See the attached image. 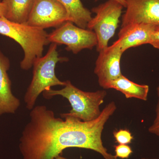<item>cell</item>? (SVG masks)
<instances>
[{"label":"cell","mask_w":159,"mask_h":159,"mask_svg":"<svg viewBox=\"0 0 159 159\" xmlns=\"http://www.w3.org/2000/svg\"><path fill=\"white\" fill-rule=\"evenodd\" d=\"M115 152L116 156L120 158L128 159L133 153L132 149L130 146L127 145L119 144L115 145Z\"/></svg>","instance_id":"obj_16"},{"label":"cell","mask_w":159,"mask_h":159,"mask_svg":"<svg viewBox=\"0 0 159 159\" xmlns=\"http://www.w3.org/2000/svg\"><path fill=\"white\" fill-rule=\"evenodd\" d=\"M57 47V44L51 43L46 55L38 58L33 64V77L24 98L29 110L34 108L43 92L51 87L66 85V81H61L56 76L55 69L57 62L67 61L68 58L59 57Z\"/></svg>","instance_id":"obj_4"},{"label":"cell","mask_w":159,"mask_h":159,"mask_svg":"<svg viewBox=\"0 0 159 159\" xmlns=\"http://www.w3.org/2000/svg\"><path fill=\"white\" fill-rule=\"evenodd\" d=\"M123 7L116 1L108 0L92 9L96 15L92 17L87 29L93 31L97 35L98 52L108 47L109 41L118 28Z\"/></svg>","instance_id":"obj_5"},{"label":"cell","mask_w":159,"mask_h":159,"mask_svg":"<svg viewBox=\"0 0 159 159\" xmlns=\"http://www.w3.org/2000/svg\"><path fill=\"white\" fill-rule=\"evenodd\" d=\"M6 11L5 5L2 2H0V17H5Z\"/></svg>","instance_id":"obj_19"},{"label":"cell","mask_w":159,"mask_h":159,"mask_svg":"<svg viewBox=\"0 0 159 159\" xmlns=\"http://www.w3.org/2000/svg\"><path fill=\"white\" fill-rule=\"evenodd\" d=\"M53 159H68L64 157H61V155H58L57 156L55 157Z\"/></svg>","instance_id":"obj_21"},{"label":"cell","mask_w":159,"mask_h":159,"mask_svg":"<svg viewBox=\"0 0 159 159\" xmlns=\"http://www.w3.org/2000/svg\"><path fill=\"white\" fill-rule=\"evenodd\" d=\"M50 43L65 45L66 50L77 54L84 49L92 50L98 40L93 31L82 29L74 23L67 21L48 35Z\"/></svg>","instance_id":"obj_6"},{"label":"cell","mask_w":159,"mask_h":159,"mask_svg":"<svg viewBox=\"0 0 159 159\" xmlns=\"http://www.w3.org/2000/svg\"><path fill=\"white\" fill-rule=\"evenodd\" d=\"M126 10L121 27L143 24L159 31V0H125Z\"/></svg>","instance_id":"obj_9"},{"label":"cell","mask_w":159,"mask_h":159,"mask_svg":"<svg viewBox=\"0 0 159 159\" xmlns=\"http://www.w3.org/2000/svg\"><path fill=\"white\" fill-rule=\"evenodd\" d=\"M149 44L155 48L159 50V31H154Z\"/></svg>","instance_id":"obj_18"},{"label":"cell","mask_w":159,"mask_h":159,"mask_svg":"<svg viewBox=\"0 0 159 159\" xmlns=\"http://www.w3.org/2000/svg\"><path fill=\"white\" fill-rule=\"evenodd\" d=\"M157 93L158 97H159V86L157 88Z\"/></svg>","instance_id":"obj_22"},{"label":"cell","mask_w":159,"mask_h":159,"mask_svg":"<svg viewBox=\"0 0 159 159\" xmlns=\"http://www.w3.org/2000/svg\"><path fill=\"white\" fill-rule=\"evenodd\" d=\"M67 21L66 11L58 0H34L26 24L45 30L56 29Z\"/></svg>","instance_id":"obj_7"},{"label":"cell","mask_w":159,"mask_h":159,"mask_svg":"<svg viewBox=\"0 0 159 159\" xmlns=\"http://www.w3.org/2000/svg\"><path fill=\"white\" fill-rule=\"evenodd\" d=\"M99 52L94 73L98 77L99 85L108 89L111 82L122 75L120 61L124 52L116 41Z\"/></svg>","instance_id":"obj_8"},{"label":"cell","mask_w":159,"mask_h":159,"mask_svg":"<svg viewBox=\"0 0 159 159\" xmlns=\"http://www.w3.org/2000/svg\"><path fill=\"white\" fill-rule=\"evenodd\" d=\"M10 61L0 50V116L15 114L20 105V99L12 93L11 81L8 74Z\"/></svg>","instance_id":"obj_10"},{"label":"cell","mask_w":159,"mask_h":159,"mask_svg":"<svg viewBox=\"0 0 159 159\" xmlns=\"http://www.w3.org/2000/svg\"><path fill=\"white\" fill-rule=\"evenodd\" d=\"M2 0H0V2H2Z\"/></svg>","instance_id":"obj_24"},{"label":"cell","mask_w":159,"mask_h":159,"mask_svg":"<svg viewBox=\"0 0 159 159\" xmlns=\"http://www.w3.org/2000/svg\"><path fill=\"white\" fill-rule=\"evenodd\" d=\"M114 138L119 144L128 145L131 143L134 139L130 131L127 129H120L113 132Z\"/></svg>","instance_id":"obj_15"},{"label":"cell","mask_w":159,"mask_h":159,"mask_svg":"<svg viewBox=\"0 0 159 159\" xmlns=\"http://www.w3.org/2000/svg\"><path fill=\"white\" fill-rule=\"evenodd\" d=\"M66 11L68 21L82 29L87 28L92 18V12L84 6L80 0H58Z\"/></svg>","instance_id":"obj_13"},{"label":"cell","mask_w":159,"mask_h":159,"mask_svg":"<svg viewBox=\"0 0 159 159\" xmlns=\"http://www.w3.org/2000/svg\"><path fill=\"white\" fill-rule=\"evenodd\" d=\"M98 1H99V0H95L96 2ZM113 1H116V2L120 3L124 8H125V7H126V2H125V0H113Z\"/></svg>","instance_id":"obj_20"},{"label":"cell","mask_w":159,"mask_h":159,"mask_svg":"<svg viewBox=\"0 0 159 159\" xmlns=\"http://www.w3.org/2000/svg\"><path fill=\"white\" fill-rule=\"evenodd\" d=\"M66 82L61 89H50L43 92L44 98L50 99L55 96H61L68 100L72 107L69 113H66L68 116L84 122L97 119L101 114L100 107L107 95L106 91L85 92L73 85L70 80Z\"/></svg>","instance_id":"obj_3"},{"label":"cell","mask_w":159,"mask_h":159,"mask_svg":"<svg viewBox=\"0 0 159 159\" xmlns=\"http://www.w3.org/2000/svg\"><path fill=\"white\" fill-rule=\"evenodd\" d=\"M156 116L155 119L152 125L148 128V131L150 133L159 137V97L156 109Z\"/></svg>","instance_id":"obj_17"},{"label":"cell","mask_w":159,"mask_h":159,"mask_svg":"<svg viewBox=\"0 0 159 159\" xmlns=\"http://www.w3.org/2000/svg\"><path fill=\"white\" fill-rule=\"evenodd\" d=\"M34 0H2L6 8L5 18L14 22L26 24Z\"/></svg>","instance_id":"obj_14"},{"label":"cell","mask_w":159,"mask_h":159,"mask_svg":"<svg viewBox=\"0 0 159 159\" xmlns=\"http://www.w3.org/2000/svg\"><path fill=\"white\" fill-rule=\"evenodd\" d=\"M155 31L152 27L143 24H131L121 27L116 42L123 52L134 47L149 44Z\"/></svg>","instance_id":"obj_11"},{"label":"cell","mask_w":159,"mask_h":159,"mask_svg":"<svg viewBox=\"0 0 159 159\" xmlns=\"http://www.w3.org/2000/svg\"><path fill=\"white\" fill-rule=\"evenodd\" d=\"M0 34L14 40L21 47L24 57L20 66L24 70L33 66L34 61L43 56L45 46L50 43L48 34L44 29L11 21L4 17H0Z\"/></svg>","instance_id":"obj_2"},{"label":"cell","mask_w":159,"mask_h":159,"mask_svg":"<svg viewBox=\"0 0 159 159\" xmlns=\"http://www.w3.org/2000/svg\"><path fill=\"white\" fill-rule=\"evenodd\" d=\"M140 159H149V158H142Z\"/></svg>","instance_id":"obj_23"},{"label":"cell","mask_w":159,"mask_h":159,"mask_svg":"<svg viewBox=\"0 0 159 159\" xmlns=\"http://www.w3.org/2000/svg\"><path fill=\"white\" fill-rule=\"evenodd\" d=\"M114 89L125 95L127 99L134 98L143 101L148 99L149 86L133 82L123 75L112 81L109 89Z\"/></svg>","instance_id":"obj_12"},{"label":"cell","mask_w":159,"mask_h":159,"mask_svg":"<svg viewBox=\"0 0 159 159\" xmlns=\"http://www.w3.org/2000/svg\"><path fill=\"white\" fill-rule=\"evenodd\" d=\"M116 109L112 101L97 119L84 122L66 113L57 118L46 106H34L20 139L23 159H53L69 148L91 149L104 159H118L108 153L102 140L104 125Z\"/></svg>","instance_id":"obj_1"}]
</instances>
